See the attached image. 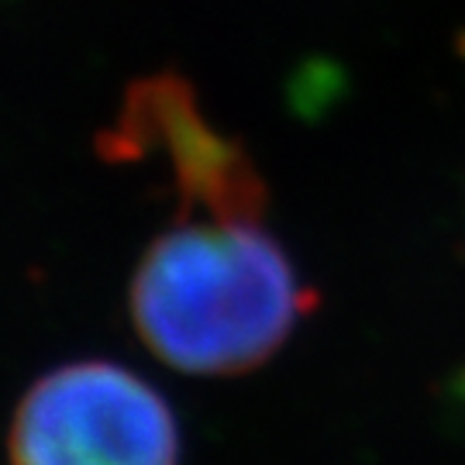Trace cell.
<instances>
[{
  "mask_svg": "<svg viewBox=\"0 0 465 465\" xmlns=\"http://www.w3.org/2000/svg\"><path fill=\"white\" fill-rule=\"evenodd\" d=\"M128 303L138 338L163 362L238 376L282 349L314 293L262 221L180 217L145 249Z\"/></svg>",
  "mask_w": 465,
  "mask_h": 465,
  "instance_id": "6da1fadb",
  "label": "cell"
},
{
  "mask_svg": "<svg viewBox=\"0 0 465 465\" xmlns=\"http://www.w3.org/2000/svg\"><path fill=\"white\" fill-rule=\"evenodd\" d=\"M169 400L138 372L84 359L45 372L17 403L11 465H180Z\"/></svg>",
  "mask_w": 465,
  "mask_h": 465,
  "instance_id": "7a4b0ae2",
  "label": "cell"
},
{
  "mask_svg": "<svg viewBox=\"0 0 465 465\" xmlns=\"http://www.w3.org/2000/svg\"><path fill=\"white\" fill-rule=\"evenodd\" d=\"M100 152L114 163L155 159L180 197V217L262 221L266 214V183L252 155L207 121L193 86L176 73L145 76L124 94Z\"/></svg>",
  "mask_w": 465,
  "mask_h": 465,
  "instance_id": "3957f363",
  "label": "cell"
}]
</instances>
